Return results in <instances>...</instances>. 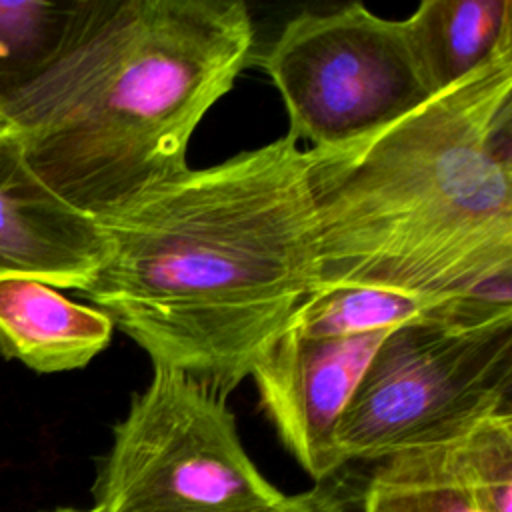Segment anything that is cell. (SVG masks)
I'll return each mask as SVG.
<instances>
[{
    "label": "cell",
    "instance_id": "obj_1",
    "mask_svg": "<svg viewBox=\"0 0 512 512\" xmlns=\"http://www.w3.org/2000/svg\"><path fill=\"white\" fill-rule=\"evenodd\" d=\"M98 224L108 254L82 294L152 366L226 396L318 288L310 152L290 132L188 166Z\"/></svg>",
    "mask_w": 512,
    "mask_h": 512
},
{
    "label": "cell",
    "instance_id": "obj_2",
    "mask_svg": "<svg viewBox=\"0 0 512 512\" xmlns=\"http://www.w3.org/2000/svg\"><path fill=\"white\" fill-rule=\"evenodd\" d=\"M308 152L316 292L512 300V44L402 118Z\"/></svg>",
    "mask_w": 512,
    "mask_h": 512
},
{
    "label": "cell",
    "instance_id": "obj_3",
    "mask_svg": "<svg viewBox=\"0 0 512 512\" xmlns=\"http://www.w3.org/2000/svg\"><path fill=\"white\" fill-rule=\"evenodd\" d=\"M252 50L238 0H100L80 42L6 124L36 174L98 220L188 168L192 134Z\"/></svg>",
    "mask_w": 512,
    "mask_h": 512
},
{
    "label": "cell",
    "instance_id": "obj_4",
    "mask_svg": "<svg viewBox=\"0 0 512 512\" xmlns=\"http://www.w3.org/2000/svg\"><path fill=\"white\" fill-rule=\"evenodd\" d=\"M512 300L402 324L370 358L336 430L346 462L446 444L510 410Z\"/></svg>",
    "mask_w": 512,
    "mask_h": 512
},
{
    "label": "cell",
    "instance_id": "obj_5",
    "mask_svg": "<svg viewBox=\"0 0 512 512\" xmlns=\"http://www.w3.org/2000/svg\"><path fill=\"white\" fill-rule=\"evenodd\" d=\"M92 494V512H276L288 498L244 450L228 396L168 366L114 426Z\"/></svg>",
    "mask_w": 512,
    "mask_h": 512
},
{
    "label": "cell",
    "instance_id": "obj_6",
    "mask_svg": "<svg viewBox=\"0 0 512 512\" xmlns=\"http://www.w3.org/2000/svg\"><path fill=\"white\" fill-rule=\"evenodd\" d=\"M258 62L284 102L288 132L310 148L342 146L434 96L406 20L362 4L298 14Z\"/></svg>",
    "mask_w": 512,
    "mask_h": 512
},
{
    "label": "cell",
    "instance_id": "obj_7",
    "mask_svg": "<svg viewBox=\"0 0 512 512\" xmlns=\"http://www.w3.org/2000/svg\"><path fill=\"white\" fill-rule=\"evenodd\" d=\"M388 332L334 338L282 330L250 368L262 410L316 482L344 466L336 446L338 422Z\"/></svg>",
    "mask_w": 512,
    "mask_h": 512
},
{
    "label": "cell",
    "instance_id": "obj_8",
    "mask_svg": "<svg viewBox=\"0 0 512 512\" xmlns=\"http://www.w3.org/2000/svg\"><path fill=\"white\" fill-rule=\"evenodd\" d=\"M106 254L98 220L56 194L30 166L20 134L0 126V280L84 292Z\"/></svg>",
    "mask_w": 512,
    "mask_h": 512
},
{
    "label": "cell",
    "instance_id": "obj_9",
    "mask_svg": "<svg viewBox=\"0 0 512 512\" xmlns=\"http://www.w3.org/2000/svg\"><path fill=\"white\" fill-rule=\"evenodd\" d=\"M112 332V320L96 306L76 304L38 280H0V354L8 360L40 374L84 368Z\"/></svg>",
    "mask_w": 512,
    "mask_h": 512
},
{
    "label": "cell",
    "instance_id": "obj_10",
    "mask_svg": "<svg viewBox=\"0 0 512 512\" xmlns=\"http://www.w3.org/2000/svg\"><path fill=\"white\" fill-rule=\"evenodd\" d=\"M406 26L428 86L438 94L512 44V2L424 0Z\"/></svg>",
    "mask_w": 512,
    "mask_h": 512
},
{
    "label": "cell",
    "instance_id": "obj_11",
    "mask_svg": "<svg viewBox=\"0 0 512 512\" xmlns=\"http://www.w3.org/2000/svg\"><path fill=\"white\" fill-rule=\"evenodd\" d=\"M100 0H0V118L66 58L90 28Z\"/></svg>",
    "mask_w": 512,
    "mask_h": 512
},
{
    "label": "cell",
    "instance_id": "obj_12",
    "mask_svg": "<svg viewBox=\"0 0 512 512\" xmlns=\"http://www.w3.org/2000/svg\"><path fill=\"white\" fill-rule=\"evenodd\" d=\"M362 512H486L472 490L454 440L404 450L376 466Z\"/></svg>",
    "mask_w": 512,
    "mask_h": 512
},
{
    "label": "cell",
    "instance_id": "obj_13",
    "mask_svg": "<svg viewBox=\"0 0 512 512\" xmlns=\"http://www.w3.org/2000/svg\"><path fill=\"white\" fill-rule=\"evenodd\" d=\"M474 298L480 296H430L372 286H338L314 292L298 306L284 330L334 338L394 330L408 322L456 312Z\"/></svg>",
    "mask_w": 512,
    "mask_h": 512
},
{
    "label": "cell",
    "instance_id": "obj_14",
    "mask_svg": "<svg viewBox=\"0 0 512 512\" xmlns=\"http://www.w3.org/2000/svg\"><path fill=\"white\" fill-rule=\"evenodd\" d=\"M454 446L482 508L512 512V412L484 418Z\"/></svg>",
    "mask_w": 512,
    "mask_h": 512
},
{
    "label": "cell",
    "instance_id": "obj_15",
    "mask_svg": "<svg viewBox=\"0 0 512 512\" xmlns=\"http://www.w3.org/2000/svg\"><path fill=\"white\" fill-rule=\"evenodd\" d=\"M276 512H342V504L332 492L324 488H314L302 494L288 496L282 508Z\"/></svg>",
    "mask_w": 512,
    "mask_h": 512
},
{
    "label": "cell",
    "instance_id": "obj_16",
    "mask_svg": "<svg viewBox=\"0 0 512 512\" xmlns=\"http://www.w3.org/2000/svg\"><path fill=\"white\" fill-rule=\"evenodd\" d=\"M50 512H92V510H72V508H58V510H50Z\"/></svg>",
    "mask_w": 512,
    "mask_h": 512
},
{
    "label": "cell",
    "instance_id": "obj_17",
    "mask_svg": "<svg viewBox=\"0 0 512 512\" xmlns=\"http://www.w3.org/2000/svg\"><path fill=\"white\" fill-rule=\"evenodd\" d=\"M4 124H6V122H4V120H2V118H0V126H4Z\"/></svg>",
    "mask_w": 512,
    "mask_h": 512
}]
</instances>
